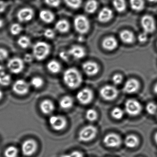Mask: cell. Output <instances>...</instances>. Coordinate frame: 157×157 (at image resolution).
Wrapping results in <instances>:
<instances>
[{"mask_svg":"<svg viewBox=\"0 0 157 157\" xmlns=\"http://www.w3.org/2000/svg\"><path fill=\"white\" fill-rule=\"evenodd\" d=\"M65 84L71 89L78 88L82 82V77L80 71L75 68H70L63 74Z\"/></svg>","mask_w":157,"mask_h":157,"instance_id":"obj_1","label":"cell"},{"mask_svg":"<svg viewBox=\"0 0 157 157\" xmlns=\"http://www.w3.org/2000/svg\"><path fill=\"white\" fill-rule=\"evenodd\" d=\"M51 47L44 42H38L36 43L33 48V56L38 60L45 59L49 55Z\"/></svg>","mask_w":157,"mask_h":157,"instance_id":"obj_2","label":"cell"},{"mask_svg":"<svg viewBox=\"0 0 157 157\" xmlns=\"http://www.w3.org/2000/svg\"><path fill=\"white\" fill-rule=\"evenodd\" d=\"M98 130L96 127L91 125L84 126L79 132V140L81 142H89L96 136Z\"/></svg>","mask_w":157,"mask_h":157,"instance_id":"obj_3","label":"cell"},{"mask_svg":"<svg viewBox=\"0 0 157 157\" xmlns=\"http://www.w3.org/2000/svg\"><path fill=\"white\" fill-rule=\"evenodd\" d=\"M74 26L75 30L78 33L85 34L90 30V21L84 15H78L74 19Z\"/></svg>","mask_w":157,"mask_h":157,"instance_id":"obj_4","label":"cell"},{"mask_svg":"<svg viewBox=\"0 0 157 157\" xmlns=\"http://www.w3.org/2000/svg\"><path fill=\"white\" fill-rule=\"evenodd\" d=\"M142 107L140 103L135 99H128L125 103V110L131 116H137L141 113Z\"/></svg>","mask_w":157,"mask_h":157,"instance_id":"obj_5","label":"cell"},{"mask_svg":"<svg viewBox=\"0 0 157 157\" xmlns=\"http://www.w3.org/2000/svg\"><path fill=\"white\" fill-rule=\"evenodd\" d=\"M101 97L107 101L115 100L118 95V90L114 86L107 85L101 88L100 91Z\"/></svg>","mask_w":157,"mask_h":157,"instance_id":"obj_6","label":"cell"},{"mask_svg":"<svg viewBox=\"0 0 157 157\" xmlns=\"http://www.w3.org/2000/svg\"><path fill=\"white\" fill-rule=\"evenodd\" d=\"M140 24L143 31L147 34L152 33L156 30L155 20L150 15H145L141 18Z\"/></svg>","mask_w":157,"mask_h":157,"instance_id":"obj_7","label":"cell"},{"mask_svg":"<svg viewBox=\"0 0 157 157\" xmlns=\"http://www.w3.org/2000/svg\"><path fill=\"white\" fill-rule=\"evenodd\" d=\"M25 65L24 60L19 57L11 59L8 62L9 70L13 74H19L23 70Z\"/></svg>","mask_w":157,"mask_h":157,"instance_id":"obj_8","label":"cell"},{"mask_svg":"<svg viewBox=\"0 0 157 157\" xmlns=\"http://www.w3.org/2000/svg\"><path fill=\"white\" fill-rule=\"evenodd\" d=\"M49 123L54 130L60 131L67 126V121L66 118L62 116L54 115L50 117Z\"/></svg>","mask_w":157,"mask_h":157,"instance_id":"obj_9","label":"cell"},{"mask_svg":"<svg viewBox=\"0 0 157 157\" xmlns=\"http://www.w3.org/2000/svg\"><path fill=\"white\" fill-rule=\"evenodd\" d=\"M77 99L80 103L84 105L89 104L93 99L92 91L89 88H84L77 93Z\"/></svg>","mask_w":157,"mask_h":157,"instance_id":"obj_10","label":"cell"},{"mask_svg":"<svg viewBox=\"0 0 157 157\" xmlns=\"http://www.w3.org/2000/svg\"><path fill=\"white\" fill-rule=\"evenodd\" d=\"M104 144L108 147H117L122 143L121 137L119 135L114 133H109L104 137Z\"/></svg>","mask_w":157,"mask_h":157,"instance_id":"obj_11","label":"cell"},{"mask_svg":"<svg viewBox=\"0 0 157 157\" xmlns=\"http://www.w3.org/2000/svg\"><path fill=\"white\" fill-rule=\"evenodd\" d=\"M13 90L18 95H25L29 92L30 86L27 82L23 79L17 80L13 85Z\"/></svg>","mask_w":157,"mask_h":157,"instance_id":"obj_12","label":"cell"},{"mask_svg":"<svg viewBox=\"0 0 157 157\" xmlns=\"http://www.w3.org/2000/svg\"><path fill=\"white\" fill-rule=\"evenodd\" d=\"M37 147V143L34 140H27L22 145V151L25 156H31L36 151Z\"/></svg>","mask_w":157,"mask_h":157,"instance_id":"obj_13","label":"cell"},{"mask_svg":"<svg viewBox=\"0 0 157 157\" xmlns=\"http://www.w3.org/2000/svg\"><path fill=\"white\" fill-rule=\"evenodd\" d=\"M140 87L139 82L134 78L128 80L123 87V91L125 93L131 94L138 91Z\"/></svg>","mask_w":157,"mask_h":157,"instance_id":"obj_14","label":"cell"},{"mask_svg":"<svg viewBox=\"0 0 157 157\" xmlns=\"http://www.w3.org/2000/svg\"><path fill=\"white\" fill-rule=\"evenodd\" d=\"M33 10L31 8H24L18 11L17 14V18L21 22H27L30 21L33 18Z\"/></svg>","mask_w":157,"mask_h":157,"instance_id":"obj_15","label":"cell"},{"mask_svg":"<svg viewBox=\"0 0 157 157\" xmlns=\"http://www.w3.org/2000/svg\"><path fill=\"white\" fill-rule=\"evenodd\" d=\"M82 69L86 75L89 76L96 75L99 72L100 67L99 65L93 61H86L83 63Z\"/></svg>","mask_w":157,"mask_h":157,"instance_id":"obj_16","label":"cell"},{"mask_svg":"<svg viewBox=\"0 0 157 157\" xmlns=\"http://www.w3.org/2000/svg\"><path fill=\"white\" fill-rule=\"evenodd\" d=\"M69 55L75 59H80L83 58L86 55L85 48L81 46H72L68 51Z\"/></svg>","mask_w":157,"mask_h":157,"instance_id":"obj_17","label":"cell"},{"mask_svg":"<svg viewBox=\"0 0 157 157\" xmlns=\"http://www.w3.org/2000/svg\"><path fill=\"white\" fill-rule=\"evenodd\" d=\"M113 16V11L108 8H104L99 12L98 20L101 23L108 22L112 20Z\"/></svg>","mask_w":157,"mask_h":157,"instance_id":"obj_18","label":"cell"},{"mask_svg":"<svg viewBox=\"0 0 157 157\" xmlns=\"http://www.w3.org/2000/svg\"><path fill=\"white\" fill-rule=\"evenodd\" d=\"M118 43L117 40L113 36L105 37L102 42L103 48L107 51H113L117 48Z\"/></svg>","mask_w":157,"mask_h":157,"instance_id":"obj_19","label":"cell"},{"mask_svg":"<svg viewBox=\"0 0 157 157\" xmlns=\"http://www.w3.org/2000/svg\"><path fill=\"white\" fill-rule=\"evenodd\" d=\"M119 37L121 41L126 44H131L135 41L134 33L128 30H124L119 33Z\"/></svg>","mask_w":157,"mask_h":157,"instance_id":"obj_20","label":"cell"},{"mask_svg":"<svg viewBox=\"0 0 157 157\" xmlns=\"http://www.w3.org/2000/svg\"><path fill=\"white\" fill-rule=\"evenodd\" d=\"M140 143L139 139L135 135H128L124 140V144L127 147L134 148L138 146Z\"/></svg>","mask_w":157,"mask_h":157,"instance_id":"obj_21","label":"cell"},{"mask_svg":"<svg viewBox=\"0 0 157 157\" xmlns=\"http://www.w3.org/2000/svg\"><path fill=\"white\" fill-rule=\"evenodd\" d=\"M40 107L42 113L45 114H49L55 110V105L50 100H46L42 101Z\"/></svg>","mask_w":157,"mask_h":157,"instance_id":"obj_22","label":"cell"},{"mask_svg":"<svg viewBox=\"0 0 157 157\" xmlns=\"http://www.w3.org/2000/svg\"><path fill=\"white\" fill-rule=\"evenodd\" d=\"M40 19L46 23L49 24L53 22L55 20V14L48 10H42L39 13Z\"/></svg>","mask_w":157,"mask_h":157,"instance_id":"obj_23","label":"cell"},{"mask_svg":"<svg viewBox=\"0 0 157 157\" xmlns=\"http://www.w3.org/2000/svg\"><path fill=\"white\" fill-rule=\"evenodd\" d=\"M56 30L61 33H67L70 30L69 23L66 20H60L58 21L55 25Z\"/></svg>","mask_w":157,"mask_h":157,"instance_id":"obj_24","label":"cell"},{"mask_svg":"<svg viewBox=\"0 0 157 157\" xmlns=\"http://www.w3.org/2000/svg\"><path fill=\"white\" fill-rule=\"evenodd\" d=\"M74 101L72 97L65 96L62 97L59 101V105L62 109L65 110L71 109L73 106Z\"/></svg>","mask_w":157,"mask_h":157,"instance_id":"obj_25","label":"cell"},{"mask_svg":"<svg viewBox=\"0 0 157 157\" xmlns=\"http://www.w3.org/2000/svg\"><path fill=\"white\" fill-rule=\"evenodd\" d=\"M48 69L53 74H56L61 71V67L60 63L56 60H50L47 64Z\"/></svg>","mask_w":157,"mask_h":157,"instance_id":"obj_26","label":"cell"},{"mask_svg":"<svg viewBox=\"0 0 157 157\" xmlns=\"http://www.w3.org/2000/svg\"><path fill=\"white\" fill-rule=\"evenodd\" d=\"M98 7V3L96 0H89L85 4L84 10L87 13L92 14L94 13Z\"/></svg>","mask_w":157,"mask_h":157,"instance_id":"obj_27","label":"cell"},{"mask_svg":"<svg viewBox=\"0 0 157 157\" xmlns=\"http://www.w3.org/2000/svg\"><path fill=\"white\" fill-rule=\"evenodd\" d=\"M129 4L132 10L135 11H141L145 7L144 0H129Z\"/></svg>","mask_w":157,"mask_h":157,"instance_id":"obj_28","label":"cell"},{"mask_svg":"<svg viewBox=\"0 0 157 157\" xmlns=\"http://www.w3.org/2000/svg\"><path fill=\"white\" fill-rule=\"evenodd\" d=\"M113 5L115 10L120 13L124 12L126 8L125 0H113Z\"/></svg>","mask_w":157,"mask_h":157,"instance_id":"obj_29","label":"cell"},{"mask_svg":"<svg viewBox=\"0 0 157 157\" xmlns=\"http://www.w3.org/2000/svg\"><path fill=\"white\" fill-rule=\"evenodd\" d=\"M11 81V78L9 74L4 71H0V85L7 86L10 85Z\"/></svg>","mask_w":157,"mask_h":157,"instance_id":"obj_30","label":"cell"},{"mask_svg":"<svg viewBox=\"0 0 157 157\" xmlns=\"http://www.w3.org/2000/svg\"><path fill=\"white\" fill-rule=\"evenodd\" d=\"M18 44L22 48H28L31 45V40L28 36H23L18 39Z\"/></svg>","mask_w":157,"mask_h":157,"instance_id":"obj_31","label":"cell"},{"mask_svg":"<svg viewBox=\"0 0 157 157\" xmlns=\"http://www.w3.org/2000/svg\"><path fill=\"white\" fill-rule=\"evenodd\" d=\"M67 6L73 10H78L82 4V0H64Z\"/></svg>","mask_w":157,"mask_h":157,"instance_id":"obj_32","label":"cell"},{"mask_svg":"<svg viewBox=\"0 0 157 157\" xmlns=\"http://www.w3.org/2000/svg\"><path fill=\"white\" fill-rule=\"evenodd\" d=\"M5 157H17L18 154V150L14 146H10L4 151Z\"/></svg>","mask_w":157,"mask_h":157,"instance_id":"obj_33","label":"cell"},{"mask_svg":"<svg viewBox=\"0 0 157 157\" xmlns=\"http://www.w3.org/2000/svg\"><path fill=\"white\" fill-rule=\"evenodd\" d=\"M86 119L90 122H94L98 118V113L94 109H89L86 111L85 114Z\"/></svg>","mask_w":157,"mask_h":157,"instance_id":"obj_34","label":"cell"},{"mask_svg":"<svg viewBox=\"0 0 157 157\" xmlns=\"http://www.w3.org/2000/svg\"><path fill=\"white\" fill-rule=\"evenodd\" d=\"M111 115L112 117L117 120H120L123 118L124 115V112L119 107H115L111 111Z\"/></svg>","mask_w":157,"mask_h":157,"instance_id":"obj_35","label":"cell"},{"mask_svg":"<svg viewBox=\"0 0 157 157\" xmlns=\"http://www.w3.org/2000/svg\"><path fill=\"white\" fill-rule=\"evenodd\" d=\"M31 85L36 89H39L43 86L44 80L39 77H35L31 80Z\"/></svg>","mask_w":157,"mask_h":157,"instance_id":"obj_36","label":"cell"},{"mask_svg":"<svg viewBox=\"0 0 157 157\" xmlns=\"http://www.w3.org/2000/svg\"><path fill=\"white\" fill-rule=\"evenodd\" d=\"M146 110L149 114L153 115L157 113V104L153 102H149L146 105Z\"/></svg>","mask_w":157,"mask_h":157,"instance_id":"obj_37","label":"cell"},{"mask_svg":"<svg viewBox=\"0 0 157 157\" xmlns=\"http://www.w3.org/2000/svg\"><path fill=\"white\" fill-rule=\"evenodd\" d=\"M23 28L21 25L18 23H14L12 25L10 29L11 33L13 36L18 35L21 33Z\"/></svg>","mask_w":157,"mask_h":157,"instance_id":"obj_38","label":"cell"},{"mask_svg":"<svg viewBox=\"0 0 157 157\" xmlns=\"http://www.w3.org/2000/svg\"><path fill=\"white\" fill-rule=\"evenodd\" d=\"M60 157H83V154L79 151H74L70 153L63 154Z\"/></svg>","mask_w":157,"mask_h":157,"instance_id":"obj_39","label":"cell"},{"mask_svg":"<svg viewBox=\"0 0 157 157\" xmlns=\"http://www.w3.org/2000/svg\"><path fill=\"white\" fill-rule=\"evenodd\" d=\"M123 77L121 74H116L113 76L112 78V81L115 85H119L121 84L123 81Z\"/></svg>","mask_w":157,"mask_h":157,"instance_id":"obj_40","label":"cell"},{"mask_svg":"<svg viewBox=\"0 0 157 157\" xmlns=\"http://www.w3.org/2000/svg\"><path fill=\"white\" fill-rule=\"evenodd\" d=\"M47 5L51 7L56 8L60 5L61 0H44Z\"/></svg>","mask_w":157,"mask_h":157,"instance_id":"obj_41","label":"cell"},{"mask_svg":"<svg viewBox=\"0 0 157 157\" xmlns=\"http://www.w3.org/2000/svg\"><path fill=\"white\" fill-rule=\"evenodd\" d=\"M8 51L4 48H0V61H4L8 58Z\"/></svg>","mask_w":157,"mask_h":157,"instance_id":"obj_42","label":"cell"},{"mask_svg":"<svg viewBox=\"0 0 157 157\" xmlns=\"http://www.w3.org/2000/svg\"><path fill=\"white\" fill-rule=\"evenodd\" d=\"M44 35L48 39H53L55 36V33L52 29L48 28L45 30L44 32Z\"/></svg>","mask_w":157,"mask_h":157,"instance_id":"obj_43","label":"cell"},{"mask_svg":"<svg viewBox=\"0 0 157 157\" xmlns=\"http://www.w3.org/2000/svg\"><path fill=\"white\" fill-rule=\"evenodd\" d=\"M147 34L143 32L139 35L138 36V40L140 43H145L147 40Z\"/></svg>","mask_w":157,"mask_h":157,"instance_id":"obj_44","label":"cell"},{"mask_svg":"<svg viewBox=\"0 0 157 157\" xmlns=\"http://www.w3.org/2000/svg\"><path fill=\"white\" fill-rule=\"evenodd\" d=\"M8 7V3L2 0H0V14L3 13Z\"/></svg>","mask_w":157,"mask_h":157,"instance_id":"obj_45","label":"cell"},{"mask_svg":"<svg viewBox=\"0 0 157 157\" xmlns=\"http://www.w3.org/2000/svg\"><path fill=\"white\" fill-rule=\"evenodd\" d=\"M33 57L34 56L33 55L29 54H26L25 56L24 61H25V62H28V63H30V62H32Z\"/></svg>","mask_w":157,"mask_h":157,"instance_id":"obj_46","label":"cell"},{"mask_svg":"<svg viewBox=\"0 0 157 157\" xmlns=\"http://www.w3.org/2000/svg\"><path fill=\"white\" fill-rule=\"evenodd\" d=\"M69 56V55L68 53H67L66 52H62L60 54V57L65 60H67Z\"/></svg>","mask_w":157,"mask_h":157,"instance_id":"obj_47","label":"cell"},{"mask_svg":"<svg viewBox=\"0 0 157 157\" xmlns=\"http://www.w3.org/2000/svg\"><path fill=\"white\" fill-rule=\"evenodd\" d=\"M3 25H4V22L2 19L0 18V29L3 27Z\"/></svg>","mask_w":157,"mask_h":157,"instance_id":"obj_48","label":"cell"},{"mask_svg":"<svg viewBox=\"0 0 157 157\" xmlns=\"http://www.w3.org/2000/svg\"><path fill=\"white\" fill-rule=\"evenodd\" d=\"M153 91L154 92L157 94V82L154 85V87H153Z\"/></svg>","mask_w":157,"mask_h":157,"instance_id":"obj_49","label":"cell"},{"mask_svg":"<svg viewBox=\"0 0 157 157\" xmlns=\"http://www.w3.org/2000/svg\"><path fill=\"white\" fill-rule=\"evenodd\" d=\"M154 141H155V143L157 144V132L155 133V134H154Z\"/></svg>","mask_w":157,"mask_h":157,"instance_id":"obj_50","label":"cell"},{"mask_svg":"<svg viewBox=\"0 0 157 157\" xmlns=\"http://www.w3.org/2000/svg\"><path fill=\"white\" fill-rule=\"evenodd\" d=\"M3 95V92H2L1 90H0V100L2 99Z\"/></svg>","mask_w":157,"mask_h":157,"instance_id":"obj_51","label":"cell"},{"mask_svg":"<svg viewBox=\"0 0 157 157\" xmlns=\"http://www.w3.org/2000/svg\"><path fill=\"white\" fill-rule=\"evenodd\" d=\"M148 1L151 3H156L157 2V0H147Z\"/></svg>","mask_w":157,"mask_h":157,"instance_id":"obj_52","label":"cell"},{"mask_svg":"<svg viewBox=\"0 0 157 157\" xmlns=\"http://www.w3.org/2000/svg\"><path fill=\"white\" fill-rule=\"evenodd\" d=\"M3 67H2V66L1 65H0V71H2V70H3Z\"/></svg>","mask_w":157,"mask_h":157,"instance_id":"obj_53","label":"cell"},{"mask_svg":"<svg viewBox=\"0 0 157 157\" xmlns=\"http://www.w3.org/2000/svg\"></svg>","mask_w":157,"mask_h":157,"instance_id":"obj_54","label":"cell"},{"mask_svg":"<svg viewBox=\"0 0 157 157\" xmlns=\"http://www.w3.org/2000/svg\"></svg>","mask_w":157,"mask_h":157,"instance_id":"obj_55","label":"cell"}]
</instances>
